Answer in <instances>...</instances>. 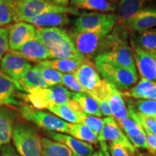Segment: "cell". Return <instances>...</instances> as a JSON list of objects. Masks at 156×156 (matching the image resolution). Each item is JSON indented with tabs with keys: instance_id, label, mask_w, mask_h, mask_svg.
<instances>
[{
	"instance_id": "7a4b0ae2",
	"label": "cell",
	"mask_w": 156,
	"mask_h": 156,
	"mask_svg": "<svg viewBox=\"0 0 156 156\" xmlns=\"http://www.w3.org/2000/svg\"><path fill=\"white\" fill-rule=\"evenodd\" d=\"M129 37L128 29L124 25L117 23L106 37V46L103 52L98 56L122 67L136 69L132 48L129 44Z\"/></svg>"
},
{
	"instance_id": "8d00e7d4",
	"label": "cell",
	"mask_w": 156,
	"mask_h": 156,
	"mask_svg": "<svg viewBox=\"0 0 156 156\" xmlns=\"http://www.w3.org/2000/svg\"><path fill=\"white\" fill-rule=\"evenodd\" d=\"M62 84L64 87L75 93H85V90L80 85L73 73H65L62 75Z\"/></svg>"
},
{
	"instance_id": "f35d334b",
	"label": "cell",
	"mask_w": 156,
	"mask_h": 156,
	"mask_svg": "<svg viewBox=\"0 0 156 156\" xmlns=\"http://www.w3.org/2000/svg\"><path fill=\"white\" fill-rule=\"evenodd\" d=\"M108 149L111 156H134L131 152L129 151L126 147L116 143L107 144Z\"/></svg>"
},
{
	"instance_id": "30bf717a",
	"label": "cell",
	"mask_w": 156,
	"mask_h": 156,
	"mask_svg": "<svg viewBox=\"0 0 156 156\" xmlns=\"http://www.w3.org/2000/svg\"><path fill=\"white\" fill-rule=\"evenodd\" d=\"M69 33L76 48L87 61L101 54L106 46L108 35L88 31L71 30Z\"/></svg>"
},
{
	"instance_id": "d6a6232c",
	"label": "cell",
	"mask_w": 156,
	"mask_h": 156,
	"mask_svg": "<svg viewBox=\"0 0 156 156\" xmlns=\"http://www.w3.org/2000/svg\"><path fill=\"white\" fill-rule=\"evenodd\" d=\"M34 67L41 74L44 81L47 84L48 87L62 84V78L63 73H59L55 69H51L49 67H44L41 64H37Z\"/></svg>"
},
{
	"instance_id": "bcb514c9",
	"label": "cell",
	"mask_w": 156,
	"mask_h": 156,
	"mask_svg": "<svg viewBox=\"0 0 156 156\" xmlns=\"http://www.w3.org/2000/svg\"><path fill=\"white\" fill-rule=\"evenodd\" d=\"M85 1V0H70L69 4L72 7H74V8L78 9V7H79Z\"/></svg>"
},
{
	"instance_id": "ba28073f",
	"label": "cell",
	"mask_w": 156,
	"mask_h": 156,
	"mask_svg": "<svg viewBox=\"0 0 156 156\" xmlns=\"http://www.w3.org/2000/svg\"><path fill=\"white\" fill-rule=\"evenodd\" d=\"M118 20V15L114 13L85 12L80 14L74 20L73 30L108 35L113 30Z\"/></svg>"
},
{
	"instance_id": "d590c367",
	"label": "cell",
	"mask_w": 156,
	"mask_h": 156,
	"mask_svg": "<svg viewBox=\"0 0 156 156\" xmlns=\"http://www.w3.org/2000/svg\"><path fill=\"white\" fill-rule=\"evenodd\" d=\"M136 110L142 114L156 116V101L140 99L134 103Z\"/></svg>"
},
{
	"instance_id": "f1b7e54d",
	"label": "cell",
	"mask_w": 156,
	"mask_h": 156,
	"mask_svg": "<svg viewBox=\"0 0 156 156\" xmlns=\"http://www.w3.org/2000/svg\"><path fill=\"white\" fill-rule=\"evenodd\" d=\"M68 134L76 139L87 142L91 145H96L98 142V136L89 127L80 124H70Z\"/></svg>"
},
{
	"instance_id": "603a6c76",
	"label": "cell",
	"mask_w": 156,
	"mask_h": 156,
	"mask_svg": "<svg viewBox=\"0 0 156 156\" xmlns=\"http://www.w3.org/2000/svg\"><path fill=\"white\" fill-rule=\"evenodd\" d=\"M22 92L28 93L34 89L48 87V85L44 81L41 74L34 66L29 69L25 75L18 81Z\"/></svg>"
},
{
	"instance_id": "c3c4849f",
	"label": "cell",
	"mask_w": 156,
	"mask_h": 156,
	"mask_svg": "<svg viewBox=\"0 0 156 156\" xmlns=\"http://www.w3.org/2000/svg\"><path fill=\"white\" fill-rule=\"evenodd\" d=\"M135 156H153V155H152L151 154H150L149 153H138L137 155H135Z\"/></svg>"
},
{
	"instance_id": "277c9868",
	"label": "cell",
	"mask_w": 156,
	"mask_h": 156,
	"mask_svg": "<svg viewBox=\"0 0 156 156\" xmlns=\"http://www.w3.org/2000/svg\"><path fill=\"white\" fill-rule=\"evenodd\" d=\"M96 69L103 80L119 91H127L138 81L136 69L126 68L97 56L94 58Z\"/></svg>"
},
{
	"instance_id": "2e32d148",
	"label": "cell",
	"mask_w": 156,
	"mask_h": 156,
	"mask_svg": "<svg viewBox=\"0 0 156 156\" xmlns=\"http://www.w3.org/2000/svg\"><path fill=\"white\" fill-rule=\"evenodd\" d=\"M47 135L51 140L61 142L67 146L75 156H92L95 153L94 147L91 144L81 141L68 134L47 132Z\"/></svg>"
},
{
	"instance_id": "d6986e66",
	"label": "cell",
	"mask_w": 156,
	"mask_h": 156,
	"mask_svg": "<svg viewBox=\"0 0 156 156\" xmlns=\"http://www.w3.org/2000/svg\"><path fill=\"white\" fill-rule=\"evenodd\" d=\"M68 14L58 12H44L27 19L25 22L30 23L36 28H62L69 24Z\"/></svg>"
},
{
	"instance_id": "3957f363",
	"label": "cell",
	"mask_w": 156,
	"mask_h": 156,
	"mask_svg": "<svg viewBox=\"0 0 156 156\" xmlns=\"http://www.w3.org/2000/svg\"><path fill=\"white\" fill-rule=\"evenodd\" d=\"M85 93L97 101L108 99L112 90V85L101 79L94 63L86 61L73 73Z\"/></svg>"
},
{
	"instance_id": "681fc988",
	"label": "cell",
	"mask_w": 156,
	"mask_h": 156,
	"mask_svg": "<svg viewBox=\"0 0 156 156\" xmlns=\"http://www.w3.org/2000/svg\"><path fill=\"white\" fill-rule=\"evenodd\" d=\"M151 100H155V101H156V94L154 95L153 96V99H151Z\"/></svg>"
},
{
	"instance_id": "d4e9b609",
	"label": "cell",
	"mask_w": 156,
	"mask_h": 156,
	"mask_svg": "<svg viewBox=\"0 0 156 156\" xmlns=\"http://www.w3.org/2000/svg\"><path fill=\"white\" fill-rule=\"evenodd\" d=\"M156 87V82L148 80L141 78L136 85L132 88L122 93L127 98H134L137 99H152L153 91Z\"/></svg>"
},
{
	"instance_id": "7c38bea8",
	"label": "cell",
	"mask_w": 156,
	"mask_h": 156,
	"mask_svg": "<svg viewBox=\"0 0 156 156\" xmlns=\"http://www.w3.org/2000/svg\"><path fill=\"white\" fill-rule=\"evenodd\" d=\"M32 67L30 62L12 51H9L0 62L1 71L17 83Z\"/></svg>"
},
{
	"instance_id": "f6af8a7d",
	"label": "cell",
	"mask_w": 156,
	"mask_h": 156,
	"mask_svg": "<svg viewBox=\"0 0 156 156\" xmlns=\"http://www.w3.org/2000/svg\"><path fill=\"white\" fill-rule=\"evenodd\" d=\"M47 1L52 5L67 7H69L70 0H47Z\"/></svg>"
},
{
	"instance_id": "484cf974",
	"label": "cell",
	"mask_w": 156,
	"mask_h": 156,
	"mask_svg": "<svg viewBox=\"0 0 156 156\" xmlns=\"http://www.w3.org/2000/svg\"><path fill=\"white\" fill-rule=\"evenodd\" d=\"M83 61L76 59H68V58H52L41 62L38 63L44 67H49L51 69H55L59 73H74L80 65L83 63Z\"/></svg>"
},
{
	"instance_id": "836d02e7",
	"label": "cell",
	"mask_w": 156,
	"mask_h": 156,
	"mask_svg": "<svg viewBox=\"0 0 156 156\" xmlns=\"http://www.w3.org/2000/svg\"><path fill=\"white\" fill-rule=\"evenodd\" d=\"M103 123L104 120L100 117L90 116L83 113L79 114V124L89 127L97 136H98L102 130Z\"/></svg>"
},
{
	"instance_id": "f907efd6",
	"label": "cell",
	"mask_w": 156,
	"mask_h": 156,
	"mask_svg": "<svg viewBox=\"0 0 156 156\" xmlns=\"http://www.w3.org/2000/svg\"><path fill=\"white\" fill-rule=\"evenodd\" d=\"M154 57H155V60H156V49H155V52H154Z\"/></svg>"
},
{
	"instance_id": "7bdbcfd3",
	"label": "cell",
	"mask_w": 156,
	"mask_h": 156,
	"mask_svg": "<svg viewBox=\"0 0 156 156\" xmlns=\"http://www.w3.org/2000/svg\"><path fill=\"white\" fill-rule=\"evenodd\" d=\"M1 156H20L17 153L16 149L11 145H7L2 148Z\"/></svg>"
},
{
	"instance_id": "e0dca14e",
	"label": "cell",
	"mask_w": 156,
	"mask_h": 156,
	"mask_svg": "<svg viewBox=\"0 0 156 156\" xmlns=\"http://www.w3.org/2000/svg\"><path fill=\"white\" fill-rule=\"evenodd\" d=\"M14 52L19 54L28 62L40 63L47 59H52V56L47 48L36 37L28 41Z\"/></svg>"
},
{
	"instance_id": "7402d4cb",
	"label": "cell",
	"mask_w": 156,
	"mask_h": 156,
	"mask_svg": "<svg viewBox=\"0 0 156 156\" xmlns=\"http://www.w3.org/2000/svg\"><path fill=\"white\" fill-rule=\"evenodd\" d=\"M153 0H120L118 4V23L124 25L128 20L147 7Z\"/></svg>"
},
{
	"instance_id": "9a60e30c",
	"label": "cell",
	"mask_w": 156,
	"mask_h": 156,
	"mask_svg": "<svg viewBox=\"0 0 156 156\" xmlns=\"http://www.w3.org/2000/svg\"><path fill=\"white\" fill-rule=\"evenodd\" d=\"M135 66L141 78L156 82V60L154 54L138 48H131Z\"/></svg>"
},
{
	"instance_id": "8992f818",
	"label": "cell",
	"mask_w": 156,
	"mask_h": 156,
	"mask_svg": "<svg viewBox=\"0 0 156 156\" xmlns=\"http://www.w3.org/2000/svg\"><path fill=\"white\" fill-rule=\"evenodd\" d=\"M73 93L62 85H57L34 89L23 95V98L33 107L40 110L48 109L54 105L67 104L71 100Z\"/></svg>"
},
{
	"instance_id": "ab89813d",
	"label": "cell",
	"mask_w": 156,
	"mask_h": 156,
	"mask_svg": "<svg viewBox=\"0 0 156 156\" xmlns=\"http://www.w3.org/2000/svg\"><path fill=\"white\" fill-rule=\"evenodd\" d=\"M131 142V143L135 147L136 149L137 148H142V149H147V136H146V133L144 131L142 132L139 135L135 136H127Z\"/></svg>"
},
{
	"instance_id": "83f0119b",
	"label": "cell",
	"mask_w": 156,
	"mask_h": 156,
	"mask_svg": "<svg viewBox=\"0 0 156 156\" xmlns=\"http://www.w3.org/2000/svg\"><path fill=\"white\" fill-rule=\"evenodd\" d=\"M42 156H75L67 146L48 137L41 138Z\"/></svg>"
},
{
	"instance_id": "cb8c5ba5",
	"label": "cell",
	"mask_w": 156,
	"mask_h": 156,
	"mask_svg": "<svg viewBox=\"0 0 156 156\" xmlns=\"http://www.w3.org/2000/svg\"><path fill=\"white\" fill-rule=\"evenodd\" d=\"M108 100L112 116L117 122L129 117L128 109L125 101L123 98L122 93L114 86H112V93L109 95Z\"/></svg>"
},
{
	"instance_id": "4dcf8cb0",
	"label": "cell",
	"mask_w": 156,
	"mask_h": 156,
	"mask_svg": "<svg viewBox=\"0 0 156 156\" xmlns=\"http://www.w3.org/2000/svg\"><path fill=\"white\" fill-rule=\"evenodd\" d=\"M58 118L70 124H79L80 113L75 112L67 104H57L48 109ZM81 114V113H80Z\"/></svg>"
},
{
	"instance_id": "4fadbf2b",
	"label": "cell",
	"mask_w": 156,
	"mask_h": 156,
	"mask_svg": "<svg viewBox=\"0 0 156 156\" xmlns=\"http://www.w3.org/2000/svg\"><path fill=\"white\" fill-rule=\"evenodd\" d=\"M36 27L26 22H17L8 28L9 50L15 51L36 37Z\"/></svg>"
},
{
	"instance_id": "44dd1931",
	"label": "cell",
	"mask_w": 156,
	"mask_h": 156,
	"mask_svg": "<svg viewBox=\"0 0 156 156\" xmlns=\"http://www.w3.org/2000/svg\"><path fill=\"white\" fill-rule=\"evenodd\" d=\"M129 38L131 48H138L154 54L156 49V27L142 32H132Z\"/></svg>"
},
{
	"instance_id": "f546056e",
	"label": "cell",
	"mask_w": 156,
	"mask_h": 156,
	"mask_svg": "<svg viewBox=\"0 0 156 156\" xmlns=\"http://www.w3.org/2000/svg\"><path fill=\"white\" fill-rule=\"evenodd\" d=\"M118 4L108 0H85L78 9L97 11L98 12L112 13L117 11Z\"/></svg>"
},
{
	"instance_id": "7dc6e473",
	"label": "cell",
	"mask_w": 156,
	"mask_h": 156,
	"mask_svg": "<svg viewBox=\"0 0 156 156\" xmlns=\"http://www.w3.org/2000/svg\"><path fill=\"white\" fill-rule=\"evenodd\" d=\"M148 133H151V134H154V135H156V116H155V122H154L153 126H152L151 130H150V132H148Z\"/></svg>"
},
{
	"instance_id": "ac0fdd59",
	"label": "cell",
	"mask_w": 156,
	"mask_h": 156,
	"mask_svg": "<svg viewBox=\"0 0 156 156\" xmlns=\"http://www.w3.org/2000/svg\"><path fill=\"white\" fill-rule=\"evenodd\" d=\"M22 91L19 83L0 70V106H20L17 91Z\"/></svg>"
},
{
	"instance_id": "5b68a950",
	"label": "cell",
	"mask_w": 156,
	"mask_h": 156,
	"mask_svg": "<svg viewBox=\"0 0 156 156\" xmlns=\"http://www.w3.org/2000/svg\"><path fill=\"white\" fill-rule=\"evenodd\" d=\"M17 22H25L27 19L44 12H58L79 15L77 9L72 7H60L52 5L47 0H10Z\"/></svg>"
},
{
	"instance_id": "816d5d0a",
	"label": "cell",
	"mask_w": 156,
	"mask_h": 156,
	"mask_svg": "<svg viewBox=\"0 0 156 156\" xmlns=\"http://www.w3.org/2000/svg\"><path fill=\"white\" fill-rule=\"evenodd\" d=\"M109 2H116L117 0H108Z\"/></svg>"
},
{
	"instance_id": "b9f144b4",
	"label": "cell",
	"mask_w": 156,
	"mask_h": 156,
	"mask_svg": "<svg viewBox=\"0 0 156 156\" xmlns=\"http://www.w3.org/2000/svg\"><path fill=\"white\" fill-rule=\"evenodd\" d=\"M98 103L99 109H100V112L101 114H102V116H104L106 117H113L112 113L111 112L110 106H109L108 99L107 100L98 101Z\"/></svg>"
},
{
	"instance_id": "60d3db41",
	"label": "cell",
	"mask_w": 156,
	"mask_h": 156,
	"mask_svg": "<svg viewBox=\"0 0 156 156\" xmlns=\"http://www.w3.org/2000/svg\"><path fill=\"white\" fill-rule=\"evenodd\" d=\"M145 133L147 136V150L148 153L151 154L152 155L156 156V135L148 133V132H145Z\"/></svg>"
},
{
	"instance_id": "52a82bcc",
	"label": "cell",
	"mask_w": 156,
	"mask_h": 156,
	"mask_svg": "<svg viewBox=\"0 0 156 156\" xmlns=\"http://www.w3.org/2000/svg\"><path fill=\"white\" fill-rule=\"evenodd\" d=\"M12 140L20 156H42L41 137L30 124L15 122Z\"/></svg>"
},
{
	"instance_id": "4316f807",
	"label": "cell",
	"mask_w": 156,
	"mask_h": 156,
	"mask_svg": "<svg viewBox=\"0 0 156 156\" xmlns=\"http://www.w3.org/2000/svg\"><path fill=\"white\" fill-rule=\"evenodd\" d=\"M72 99L77 103L83 114L100 118L102 116L98 101L89 95L83 93H73Z\"/></svg>"
},
{
	"instance_id": "e575fe53",
	"label": "cell",
	"mask_w": 156,
	"mask_h": 156,
	"mask_svg": "<svg viewBox=\"0 0 156 156\" xmlns=\"http://www.w3.org/2000/svg\"><path fill=\"white\" fill-rule=\"evenodd\" d=\"M117 123L127 136H137L145 131L139 122L132 119L129 116L122 121H119Z\"/></svg>"
},
{
	"instance_id": "ee69618b",
	"label": "cell",
	"mask_w": 156,
	"mask_h": 156,
	"mask_svg": "<svg viewBox=\"0 0 156 156\" xmlns=\"http://www.w3.org/2000/svg\"><path fill=\"white\" fill-rule=\"evenodd\" d=\"M100 142V148L98 151H95L92 156H111L109 153L108 145L105 142Z\"/></svg>"
},
{
	"instance_id": "6da1fadb",
	"label": "cell",
	"mask_w": 156,
	"mask_h": 156,
	"mask_svg": "<svg viewBox=\"0 0 156 156\" xmlns=\"http://www.w3.org/2000/svg\"><path fill=\"white\" fill-rule=\"evenodd\" d=\"M36 38L47 48L52 58L87 61L77 50L69 33L64 28H36Z\"/></svg>"
},
{
	"instance_id": "9c48e42d",
	"label": "cell",
	"mask_w": 156,
	"mask_h": 156,
	"mask_svg": "<svg viewBox=\"0 0 156 156\" xmlns=\"http://www.w3.org/2000/svg\"><path fill=\"white\" fill-rule=\"evenodd\" d=\"M20 114L25 120L32 122L35 125L47 132H69L70 123L58 118L54 114L35 108L30 105H23L20 108Z\"/></svg>"
},
{
	"instance_id": "ffe728a7",
	"label": "cell",
	"mask_w": 156,
	"mask_h": 156,
	"mask_svg": "<svg viewBox=\"0 0 156 156\" xmlns=\"http://www.w3.org/2000/svg\"><path fill=\"white\" fill-rule=\"evenodd\" d=\"M16 114L12 109L0 106V150L12 139Z\"/></svg>"
},
{
	"instance_id": "8fae6325",
	"label": "cell",
	"mask_w": 156,
	"mask_h": 156,
	"mask_svg": "<svg viewBox=\"0 0 156 156\" xmlns=\"http://www.w3.org/2000/svg\"><path fill=\"white\" fill-rule=\"evenodd\" d=\"M104 123L100 134L98 136L99 142H108L109 143H116L126 147L129 151L135 155L137 149L131 143L127 136L122 129L114 117H106L103 119Z\"/></svg>"
},
{
	"instance_id": "1f68e13d",
	"label": "cell",
	"mask_w": 156,
	"mask_h": 156,
	"mask_svg": "<svg viewBox=\"0 0 156 156\" xmlns=\"http://www.w3.org/2000/svg\"><path fill=\"white\" fill-rule=\"evenodd\" d=\"M17 23L16 15L10 0H0V27L11 25Z\"/></svg>"
},
{
	"instance_id": "5bb4252c",
	"label": "cell",
	"mask_w": 156,
	"mask_h": 156,
	"mask_svg": "<svg viewBox=\"0 0 156 156\" xmlns=\"http://www.w3.org/2000/svg\"><path fill=\"white\" fill-rule=\"evenodd\" d=\"M129 32H142L156 27V6L146 7L124 25Z\"/></svg>"
},
{
	"instance_id": "74e56055",
	"label": "cell",
	"mask_w": 156,
	"mask_h": 156,
	"mask_svg": "<svg viewBox=\"0 0 156 156\" xmlns=\"http://www.w3.org/2000/svg\"><path fill=\"white\" fill-rule=\"evenodd\" d=\"M8 33V28L0 27V62L9 50Z\"/></svg>"
}]
</instances>
